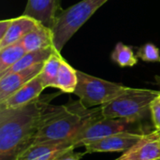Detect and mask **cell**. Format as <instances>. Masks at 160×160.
<instances>
[{
    "label": "cell",
    "instance_id": "obj_16",
    "mask_svg": "<svg viewBox=\"0 0 160 160\" xmlns=\"http://www.w3.org/2000/svg\"><path fill=\"white\" fill-rule=\"evenodd\" d=\"M54 47H50L35 52H26L15 65H13L6 73H10V72H16L20 70H23L25 68H29L40 64H44L47 59L55 52ZM5 73V74H6Z\"/></svg>",
    "mask_w": 160,
    "mask_h": 160
},
{
    "label": "cell",
    "instance_id": "obj_13",
    "mask_svg": "<svg viewBox=\"0 0 160 160\" xmlns=\"http://www.w3.org/2000/svg\"><path fill=\"white\" fill-rule=\"evenodd\" d=\"M40 23L41 22L37 20L25 15H21L20 17L11 19V23L7 34L0 39V49L19 42L23 37L37 28Z\"/></svg>",
    "mask_w": 160,
    "mask_h": 160
},
{
    "label": "cell",
    "instance_id": "obj_12",
    "mask_svg": "<svg viewBox=\"0 0 160 160\" xmlns=\"http://www.w3.org/2000/svg\"><path fill=\"white\" fill-rule=\"evenodd\" d=\"M45 89L39 74L17 90L4 102L0 103V108L16 109L25 106L40 98V94Z\"/></svg>",
    "mask_w": 160,
    "mask_h": 160
},
{
    "label": "cell",
    "instance_id": "obj_4",
    "mask_svg": "<svg viewBox=\"0 0 160 160\" xmlns=\"http://www.w3.org/2000/svg\"><path fill=\"white\" fill-rule=\"evenodd\" d=\"M108 0H82L61 10L52 28L53 46L59 52L73 35Z\"/></svg>",
    "mask_w": 160,
    "mask_h": 160
},
{
    "label": "cell",
    "instance_id": "obj_23",
    "mask_svg": "<svg viewBox=\"0 0 160 160\" xmlns=\"http://www.w3.org/2000/svg\"><path fill=\"white\" fill-rule=\"evenodd\" d=\"M10 23H11V19L3 20V21L0 22V39L3 38L5 37V35L7 34Z\"/></svg>",
    "mask_w": 160,
    "mask_h": 160
},
{
    "label": "cell",
    "instance_id": "obj_1",
    "mask_svg": "<svg viewBox=\"0 0 160 160\" xmlns=\"http://www.w3.org/2000/svg\"><path fill=\"white\" fill-rule=\"evenodd\" d=\"M52 96L16 109L0 108V160H17L33 144Z\"/></svg>",
    "mask_w": 160,
    "mask_h": 160
},
{
    "label": "cell",
    "instance_id": "obj_25",
    "mask_svg": "<svg viewBox=\"0 0 160 160\" xmlns=\"http://www.w3.org/2000/svg\"><path fill=\"white\" fill-rule=\"evenodd\" d=\"M158 132H159V133H160V131H158Z\"/></svg>",
    "mask_w": 160,
    "mask_h": 160
},
{
    "label": "cell",
    "instance_id": "obj_7",
    "mask_svg": "<svg viewBox=\"0 0 160 160\" xmlns=\"http://www.w3.org/2000/svg\"><path fill=\"white\" fill-rule=\"evenodd\" d=\"M144 134L131 131H125L117 133L98 141L85 142L84 154L93 153H107V152H126L132 147Z\"/></svg>",
    "mask_w": 160,
    "mask_h": 160
},
{
    "label": "cell",
    "instance_id": "obj_19",
    "mask_svg": "<svg viewBox=\"0 0 160 160\" xmlns=\"http://www.w3.org/2000/svg\"><path fill=\"white\" fill-rule=\"evenodd\" d=\"M112 59L122 68L133 67L138 63V58L133 50L122 42H118L112 52Z\"/></svg>",
    "mask_w": 160,
    "mask_h": 160
},
{
    "label": "cell",
    "instance_id": "obj_26",
    "mask_svg": "<svg viewBox=\"0 0 160 160\" xmlns=\"http://www.w3.org/2000/svg\"><path fill=\"white\" fill-rule=\"evenodd\" d=\"M159 160H160V159H159Z\"/></svg>",
    "mask_w": 160,
    "mask_h": 160
},
{
    "label": "cell",
    "instance_id": "obj_20",
    "mask_svg": "<svg viewBox=\"0 0 160 160\" xmlns=\"http://www.w3.org/2000/svg\"><path fill=\"white\" fill-rule=\"evenodd\" d=\"M137 57L145 62L158 63L160 62V51L153 43H146L139 48L137 52Z\"/></svg>",
    "mask_w": 160,
    "mask_h": 160
},
{
    "label": "cell",
    "instance_id": "obj_17",
    "mask_svg": "<svg viewBox=\"0 0 160 160\" xmlns=\"http://www.w3.org/2000/svg\"><path fill=\"white\" fill-rule=\"evenodd\" d=\"M25 53L26 51L20 41L0 49V76L4 75Z\"/></svg>",
    "mask_w": 160,
    "mask_h": 160
},
{
    "label": "cell",
    "instance_id": "obj_14",
    "mask_svg": "<svg viewBox=\"0 0 160 160\" xmlns=\"http://www.w3.org/2000/svg\"><path fill=\"white\" fill-rule=\"evenodd\" d=\"M20 42L25 49L26 52L54 47L52 30L42 23L23 37Z\"/></svg>",
    "mask_w": 160,
    "mask_h": 160
},
{
    "label": "cell",
    "instance_id": "obj_9",
    "mask_svg": "<svg viewBox=\"0 0 160 160\" xmlns=\"http://www.w3.org/2000/svg\"><path fill=\"white\" fill-rule=\"evenodd\" d=\"M160 133L155 130L144 134L132 147L114 160H159Z\"/></svg>",
    "mask_w": 160,
    "mask_h": 160
},
{
    "label": "cell",
    "instance_id": "obj_24",
    "mask_svg": "<svg viewBox=\"0 0 160 160\" xmlns=\"http://www.w3.org/2000/svg\"><path fill=\"white\" fill-rule=\"evenodd\" d=\"M157 81L160 83V77H157Z\"/></svg>",
    "mask_w": 160,
    "mask_h": 160
},
{
    "label": "cell",
    "instance_id": "obj_8",
    "mask_svg": "<svg viewBox=\"0 0 160 160\" xmlns=\"http://www.w3.org/2000/svg\"><path fill=\"white\" fill-rule=\"evenodd\" d=\"M72 141H46L36 142L24 150L17 160H57L66 152L75 149Z\"/></svg>",
    "mask_w": 160,
    "mask_h": 160
},
{
    "label": "cell",
    "instance_id": "obj_15",
    "mask_svg": "<svg viewBox=\"0 0 160 160\" xmlns=\"http://www.w3.org/2000/svg\"><path fill=\"white\" fill-rule=\"evenodd\" d=\"M77 84L78 70L74 69L65 59H63L53 88H57L63 93H74Z\"/></svg>",
    "mask_w": 160,
    "mask_h": 160
},
{
    "label": "cell",
    "instance_id": "obj_2",
    "mask_svg": "<svg viewBox=\"0 0 160 160\" xmlns=\"http://www.w3.org/2000/svg\"><path fill=\"white\" fill-rule=\"evenodd\" d=\"M101 117V108H86L80 100L60 106L49 104L33 143L46 141L73 142L85 127Z\"/></svg>",
    "mask_w": 160,
    "mask_h": 160
},
{
    "label": "cell",
    "instance_id": "obj_22",
    "mask_svg": "<svg viewBox=\"0 0 160 160\" xmlns=\"http://www.w3.org/2000/svg\"><path fill=\"white\" fill-rule=\"evenodd\" d=\"M83 155L84 153H75L74 149H71L59 157L57 160H81Z\"/></svg>",
    "mask_w": 160,
    "mask_h": 160
},
{
    "label": "cell",
    "instance_id": "obj_3",
    "mask_svg": "<svg viewBox=\"0 0 160 160\" xmlns=\"http://www.w3.org/2000/svg\"><path fill=\"white\" fill-rule=\"evenodd\" d=\"M160 91L128 87L123 94L102 105L103 117L137 123L150 112L151 104Z\"/></svg>",
    "mask_w": 160,
    "mask_h": 160
},
{
    "label": "cell",
    "instance_id": "obj_18",
    "mask_svg": "<svg viewBox=\"0 0 160 160\" xmlns=\"http://www.w3.org/2000/svg\"><path fill=\"white\" fill-rule=\"evenodd\" d=\"M63 59L64 58L61 56V53L55 51L44 63L39 76L45 88L54 87L55 80Z\"/></svg>",
    "mask_w": 160,
    "mask_h": 160
},
{
    "label": "cell",
    "instance_id": "obj_10",
    "mask_svg": "<svg viewBox=\"0 0 160 160\" xmlns=\"http://www.w3.org/2000/svg\"><path fill=\"white\" fill-rule=\"evenodd\" d=\"M43 65L40 64L23 70L6 73L0 76V103L4 102L17 90L38 76L41 72Z\"/></svg>",
    "mask_w": 160,
    "mask_h": 160
},
{
    "label": "cell",
    "instance_id": "obj_5",
    "mask_svg": "<svg viewBox=\"0 0 160 160\" xmlns=\"http://www.w3.org/2000/svg\"><path fill=\"white\" fill-rule=\"evenodd\" d=\"M128 87L78 70V84L74 94L86 108L102 106L123 94Z\"/></svg>",
    "mask_w": 160,
    "mask_h": 160
},
{
    "label": "cell",
    "instance_id": "obj_21",
    "mask_svg": "<svg viewBox=\"0 0 160 160\" xmlns=\"http://www.w3.org/2000/svg\"><path fill=\"white\" fill-rule=\"evenodd\" d=\"M150 113L156 130L160 131V93L151 104Z\"/></svg>",
    "mask_w": 160,
    "mask_h": 160
},
{
    "label": "cell",
    "instance_id": "obj_6",
    "mask_svg": "<svg viewBox=\"0 0 160 160\" xmlns=\"http://www.w3.org/2000/svg\"><path fill=\"white\" fill-rule=\"evenodd\" d=\"M135 123L125 119H113L101 117L85 127L74 139L76 147L82 146L85 142L98 141L117 133L130 131L129 128Z\"/></svg>",
    "mask_w": 160,
    "mask_h": 160
},
{
    "label": "cell",
    "instance_id": "obj_11",
    "mask_svg": "<svg viewBox=\"0 0 160 160\" xmlns=\"http://www.w3.org/2000/svg\"><path fill=\"white\" fill-rule=\"evenodd\" d=\"M61 0H28L22 15L31 17L49 28H52L60 13Z\"/></svg>",
    "mask_w": 160,
    "mask_h": 160
}]
</instances>
